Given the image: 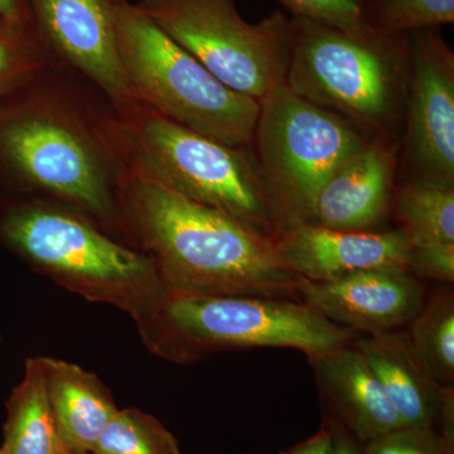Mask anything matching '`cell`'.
Segmentation results:
<instances>
[{
    "label": "cell",
    "instance_id": "cell-10",
    "mask_svg": "<svg viewBox=\"0 0 454 454\" xmlns=\"http://www.w3.org/2000/svg\"><path fill=\"white\" fill-rule=\"evenodd\" d=\"M411 77L399 148L403 179L454 186V52L438 28L409 33Z\"/></svg>",
    "mask_w": 454,
    "mask_h": 454
},
{
    "label": "cell",
    "instance_id": "cell-23",
    "mask_svg": "<svg viewBox=\"0 0 454 454\" xmlns=\"http://www.w3.org/2000/svg\"><path fill=\"white\" fill-rule=\"evenodd\" d=\"M51 61L35 29L0 20V97Z\"/></svg>",
    "mask_w": 454,
    "mask_h": 454
},
{
    "label": "cell",
    "instance_id": "cell-18",
    "mask_svg": "<svg viewBox=\"0 0 454 454\" xmlns=\"http://www.w3.org/2000/svg\"><path fill=\"white\" fill-rule=\"evenodd\" d=\"M3 454H66L44 378L42 357L27 360L25 375L7 402Z\"/></svg>",
    "mask_w": 454,
    "mask_h": 454
},
{
    "label": "cell",
    "instance_id": "cell-15",
    "mask_svg": "<svg viewBox=\"0 0 454 454\" xmlns=\"http://www.w3.org/2000/svg\"><path fill=\"white\" fill-rule=\"evenodd\" d=\"M399 148L372 140L340 164L316 197L312 223L340 231H372L391 211Z\"/></svg>",
    "mask_w": 454,
    "mask_h": 454
},
{
    "label": "cell",
    "instance_id": "cell-24",
    "mask_svg": "<svg viewBox=\"0 0 454 454\" xmlns=\"http://www.w3.org/2000/svg\"><path fill=\"white\" fill-rule=\"evenodd\" d=\"M292 17L357 31L366 28L361 0H277Z\"/></svg>",
    "mask_w": 454,
    "mask_h": 454
},
{
    "label": "cell",
    "instance_id": "cell-16",
    "mask_svg": "<svg viewBox=\"0 0 454 454\" xmlns=\"http://www.w3.org/2000/svg\"><path fill=\"white\" fill-rule=\"evenodd\" d=\"M327 417L361 444L404 428L372 367L352 343L307 356Z\"/></svg>",
    "mask_w": 454,
    "mask_h": 454
},
{
    "label": "cell",
    "instance_id": "cell-9",
    "mask_svg": "<svg viewBox=\"0 0 454 454\" xmlns=\"http://www.w3.org/2000/svg\"><path fill=\"white\" fill-rule=\"evenodd\" d=\"M138 7L232 91L262 101L283 85L294 35L286 12L249 23L235 0H140Z\"/></svg>",
    "mask_w": 454,
    "mask_h": 454
},
{
    "label": "cell",
    "instance_id": "cell-13",
    "mask_svg": "<svg viewBox=\"0 0 454 454\" xmlns=\"http://www.w3.org/2000/svg\"><path fill=\"white\" fill-rule=\"evenodd\" d=\"M274 240L286 267L310 282L366 269H406L411 249L408 236L397 227L387 231H340L303 223L284 230Z\"/></svg>",
    "mask_w": 454,
    "mask_h": 454
},
{
    "label": "cell",
    "instance_id": "cell-3",
    "mask_svg": "<svg viewBox=\"0 0 454 454\" xmlns=\"http://www.w3.org/2000/svg\"><path fill=\"white\" fill-rule=\"evenodd\" d=\"M0 241L70 291L129 313L142 334L169 295L146 254L59 203L9 202L0 211Z\"/></svg>",
    "mask_w": 454,
    "mask_h": 454
},
{
    "label": "cell",
    "instance_id": "cell-2",
    "mask_svg": "<svg viewBox=\"0 0 454 454\" xmlns=\"http://www.w3.org/2000/svg\"><path fill=\"white\" fill-rule=\"evenodd\" d=\"M121 200L129 241L153 262L169 295L301 301V278L271 236L133 170Z\"/></svg>",
    "mask_w": 454,
    "mask_h": 454
},
{
    "label": "cell",
    "instance_id": "cell-4",
    "mask_svg": "<svg viewBox=\"0 0 454 454\" xmlns=\"http://www.w3.org/2000/svg\"><path fill=\"white\" fill-rule=\"evenodd\" d=\"M293 20L284 85L351 122L370 139L400 145L411 77L409 35Z\"/></svg>",
    "mask_w": 454,
    "mask_h": 454
},
{
    "label": "cell",
    "instance_id": "cell-21",
    "mask_svg": "<svg viewBox=\"0 0 454 454\" xmlns=\"http://www.w3.org/2000/svg\"><path fill=\"white\" fill-rule=\"evenodd\" d=\"M92 454H181L175 435L153 415L118 409Z\"/></svg>",
    "mask_w": 454,
    "mask_h": 454
},
{
    "label": "cell",
    "instance_id": "cell-7",
    "mask_svg": "<svg viewBox=\"0 0 454 454\" xmlns=\"http://www.w3.org/2000/svg\"><path fill=\"white\" fill-rule=\"evenodd\" d=\"M121 118L133 172L276 238L250 146L217 142L142 104L125 110Z\"/></svg>",
    "mask_w": 454,
    "mask_h": 454
},
{
    "label": "cell",
    "instance_id": "cell-19",
    "mask_svg": "<svg viewBox=\"0 0 454 454\" xmlns=\"http://www.w3.org/2000/svg\"><path fill=\"white\" fill-rule=\"evenodd\" d=\"M391 212L411 245L454 243V186L403 179Z\"/></svg>",
    "mask_w": 454,
    "mask_h": 454
},
{
    "label": "cell",
    "instance_id": "cell-1",
    "mask_svg": "<svg viewBox=\"0 0 454 454\" xmlns=\"http://www.w3.org/2000/svg\"><path fill=\"white\" fill-rule=\"evenodd\" d=\"M130 172L121 115L80 74L51 61L0 97V181L20 199L59 203L129 241Z\"/></svg>",
    "mask_w": 454,
    "mask_h": 454
},
{
    "label": "cell",
    "instance_id": "cell-25",
    "mask_svg": "<svg viewBox=\"0 0 454 454\" xmlns=\"http://www.w3.org/2000/svg\"><path fill=\"white\" fill-rule=\"evenodd\" d=\"M363 448L365 454H454V438L437 430L404 427Z\"/></svg>",
    "mask_w": 454,
    "mask_h": 454
},
{
    "label": "cell",
    "instance_id": "cell-33",
    "mask_svg": "<svg viewBox=\"0 0 454 454\" xmlns=\"http://www.w3.org/2000/svg\"><path fill=\"white\" fill-rule=\"evenodd\" d=\"M0 454H3L2 452H0Z\"/></svg>",
    "mask_w": 454,
    "mask_h": 454
},
{
    "label": "cell",
    "instance_id": "cell-29",
    "mask_svg": "<svg viewBox=\"0 0 454 454\" xmlns=\"http://www.w3.org/2000/svg\"><path fill=\"white\" fill-rule=\"evenodd\" d=\"M282 454H331V433L324 423L312 437Z\"/></svg>",
    "mask_w": 454,
    "mask_h": 454
},
{
    "label": "cell",
    "instance_id": "cell-30",
    "mask_svg": "<svg viewBox=\"0 0 454 454\" xmlns=\"http://www.w3.org/2000/svg\"><path fill=\"white\" fill-rule=\"evenodd\" d=\"M66 454H92V453H74V452H67Z\"/></svg>",
    "mask_w": 454,
    "mask_h": 454
},
{
    "label": "cell",
    "instance_id": "cell-17",
    "mask_svg": "<svg viewBox=\"0 0 454 454\" xmlns=\"http://www.w3.org/2000/svg\"><path fill=\"white\" fill-rule=\"evenodd\" d=\"M47 394L67 452L91 453L118 408L95 373L74 364L42 357Z\"/></svg>",
    "mask_w": 454,
    "mask_h": 454
},
{
    "label": "cell",
    "instance_id": "cell-20",
    "mask_svg": "<svg viewBox=\"0 0 454 454\" xmlns=\"http://www.w3.org/2000/svg\"><path fill=\"white\" fill-rule=\"evenodd\" d=\"M406 331L415 356L442 387H454V292L441 289L426 300Z\"/></svg>",
    "mask_w": 454,
    "mask_h": 454
},
{
    "label": "cell",
    "instance_id": "cell-22",
    "mask_svg": "<svg viewBox=\"0 0 454 454\" xmlns=\"http://www.w3.org/2000/svg\"><path fill=\"white\" fill-rule=\"evenodd\" d=\"M363 3L365 25L390 35H409L454 23V0H367Z\"/></svg>",
    "mask_w": 454,
    "mask_h": 454
},
{
    "label": "cell",
    "instance_id": "cell-31",
    "mask_svg": "<svg viewBox=\"0 0 454 454\" xmlns=\"http://www.w3.org/2000/svg\"><path fill=\"white\" fill-rule=\"evenodd\" d=\"M361 2H367V0H361Z\"/></svg>",
    "mask_w": 454,
    "mask_h": 454
},
{
    "label": "cell",
    "instance_id": "cell-12",
    "mask_svg": "<svg viewBox=\"0 0 454 454\" xmlns=\"http://www.w3.org/2000/svg\"><path fill=\"white\" fill-rule=\"evenodd\" d=\"M300 295L328 321L363 334L404 327L427 300L420 279L400 267L366 269L325 282L301 279Z\"/></svg>",
    "mask_w": 454,
    "mask_h": 454
},
{
    "label": "cell",
    "instance_id": "cell-28",
    "mask_svg": "<svg viewBox=\"0 0 454 454\" xmlns=\"http://www.w3.org/2000/svg\"><path fill=\"white\" fill-rule=\"evenodd\" d=\"M0 20L12 25L33 28L31 12L27 0H0Z\"/></svg>",
    "mask_w": 454,
    "mask_h": 454
},
{
    "label": "cell",
    "instance_id": "cell-27",
    "mask_svg": "<svg viewBox=\"0 0 454 454\" xmlns=\"http://www.w3.org/2000/svg\"><path fill=\"white\" fill-rule=\"evenodd\" d=\"M325 424L331 433V454H365L363 444L348 430L330 418H325Z\"/></svg>",
    "mask_w": 454,
    "mask_h": 454
},
{
    "label": "cell",
    "instance_id": "cell-32",
    "mask_svg": "<svg viewBox=\"0 0 454 454\" xmlns=\"http://www.w3.org/2000/svg\"><path fill=\"white\" fill-rule=\"evenodd\" d=\"M0 342H2V337H0Z\"/></svg>",
    "mask_w": 454,
    "mask_h": 454
},
{
    "label": "cell",
    "instance_id": "cell-11",
    "mask_svg": "<svg viewBox=\"0 0 454 454\" xmlns=\"http://www.w3.org/2000/svg\"><path fill=\"white\" fill-rule=\"evenodd\" d=\"M33 29L56 64L103 92L119 115L136 106L116 43L124 0H27Z\"/></svg>",
    "mask_w": 454,
    "mask_h": 454
},
{
    "label": "cell",
    "instance_id": "cell-8",
    "mask_svg": "<svg viewBox=\"0 0 454 454\" xmlns=\"http://www.w3.org/2000/svg\"><path fill=\"white\" fill-rule=\"evenodd\" d=\"M252 148L276 236L312 223L319 190L372 139L336 114L280 85L259 101Z\"/></svg>",
    "mask_w": 454,
    "mask_h": 454
},
{
    "label": "cell",
    "instance_id": "cell-14",
    "mask_svg": "<svg viewBox=\"0 0 454 454\" xmlns=\"http://www.w3.org/2000/svg\"><path fill=\"white\" fill-rule=\"evenodd\" d=\"M352 345L372 367L403 426L454 438V387H442L427 372L405 330L363 334Z\"/></svg>",
    "mask_w": 454,
    "mask_h": 454
},
{
    "label": "cell",
    "instance_id": "cell-26",
    "mask_svg": "<svg viewBox=\"0 0 454 454\" xmlns=\"http://www.w3.org/2000/svg\"><path fill=\"white\" fill-rule=\"evenodd\" d=\"M406 269L418 279L454 283V243L411 245Z\"/></svg>",
    "mask_w": 454,
    "mask_h": 454
},
{
    "label": "cell",
    "instance_id": "cell-5",
    "mask_svg": "<svg viewBox=\"0 0 454 454\" xmlns=\"http://www.w3.org/2000/svg\"><path fill=\"white\" fill-rule=\"evenodd\" d=\"M142 337L153 354L181 365L235 349L292 348L309 356L356 339L301 301L192 295H168Z\"/></svg>",
    "mask_w": 454,
    "mask_h": 454
},
{
    "label": "cell",
    "instance_id": "cell-6",
    "mask_svg": "<svg viewBox=\"0 0 454 454\" xmlns=\"http://www.w3.org/2000/svg\"><path fill=\"white\" fill-rule=\"evenodd\" d=\"M115 32L137 103L217 142L252 145L259 101L223 85L129 0L116 11Z\"/></svg>",
    "mask_w": 454,
    "mask_h": 454
}]
</instances>
